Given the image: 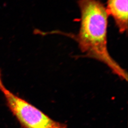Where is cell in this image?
Listing matches in <instances>:
<instances>
[{
  "label": "cell",
  "mask_w": 128,
  "mask_h": 128,
  "mask_svg": "<svg viewBox=\"0 0 128 128\" xmlns=\"http://www.w3.org/2000/svg\"><path fill=\"white\" fill-rule=\"evenodd\" d=\"M81 13L79 32L74 38L86 56L106 64L120 79L128 80L127 72L110 56L107 48L108 14L99 0H78Z\"/></svg>",
  "instance_id": "1"
},
{
  "label": "cell",
  "mask_w": 128,
  "mask_h": 128,
  "mask_svg": "<svg viewBox=\"0 0 128 128\" xmlns=\"http://www.w3.org/2000/svg\"><path fill=\"white\" fill-rule=\"evenodd\" d=\"M3 92L7 106L23 128H68L66 124L50 118L27 101L5 87Z\"/></svg>",
  "instance_id": "2"
},
{
  "label": "cell",
  "mask_w": 128,
  "mask_h": 128,
  "mask_svg": "<svg viewBox=\"0 0 128 128\" xmlns=\"http://www.w3.org/2000/svg\"><path fill=\"white\" fill-rule=\"evenodd\" d=\"M106 10L111 16L120 33L128 29V0H107Z\"/></svg>",
  "instance_id": "3"
},
{
  "label": "cell",
  "mask_w": 128,
  "mask_h": 128,
  "mask_svg": "<svg viewBox=\"0 0 128 128\" xmlns=\"http://www.w3.org/2000/svg\"><path fill=\"white\" fill-rule=\"evenodd\" d=\"M4 87V86L2 82V78H1V74L0 73V90L1 91Z\"/></svg>",
  "instance_id": "4"
}]
</instances>
